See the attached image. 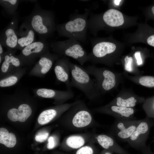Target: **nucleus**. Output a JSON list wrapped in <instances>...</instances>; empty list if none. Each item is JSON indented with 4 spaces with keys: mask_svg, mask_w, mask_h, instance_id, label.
I'll return each instance as SVG.
<instances>
[{
    "mask_svg": "<svg viewBox=\"0 0 154 154\" xmlns=\"http://www.w3.org/2000/svg\"><path fill=\"white\" fill-rule=\"evenodd\" d=\"M102 18L104 23L112 27L121 26L124 22L122 13L114 9H110L106 11L104 14Z\"/></svg>",
    "mask_w": 154,
    "mask_h": 154,
    "instance_id": "obj_17",
    "label": "nucleus"
},
{
    "mask_svg": "<svg viewBox=\"0 0 154 154\" xmlns=\"http://www.w3.org/2000/svg\"><path fill=\"white\" fill-rule=\"evenodd\" d=\"M59 57L55 53L52 54L48 52L40 58L33 70L36 74H45L49 71L54 62Z\"/></svg>",
    "mask_w": 154,
    "mask_h": 154,
    "instance_id": "obj_13",
    "label": "nucleus"
},
{
    "mask_svg": "<svg viewBox=\"0 0 154 154\" xmlns=\"http://www.w3.org/2000/svg\"><path fill=\"white\" fill-rule=\"evenodd\" d=\"M66 124L71 131H80L93 127L94 120L91 111L81 100L76 102L66 112Z\"/></svg>",
    "mask_w": 154,
    "mask_h": 154,
    "instance_id": "obj_2",
    "label": "nucleus"
},
{
    "mask_svg": "<svg viewBox=\"0 0 154 154\" xmlns=\"http://www.w3.org/2000/svg\"><path fill=\"white\" fill-rule=\"evenodd\" d=\"M92 142L89 143L74 151L73 154H97V150Z\"/></svg>",
    "mask_w": 154,
    "mask_h": 154,
    "instance_id": "obj_21",
    "label": "nucleus"
},
{
    "mask_svg": "<svg viewBox=\"0 0 154 154\" xmlns=\"http://www.w3.org/2000/svg\"><path fill=\"white\" fill-rule=\"evenodd\" d=\"M56 154H64V153H58Z\"/></svg>",
    "mask_w": 154,
    "mask_h": 154,
    "instance_id": "obj_37",
    "label": "nucleus"
},
{
    "mask_svg": "<svg viewBox=\"0 0 154 154\" xmlns=\"http://www.w3.org/2000/svg\"><path fill=\"white\" fill-rule=\"evenodd\" d=\"M59 144V139L58 136L54 135L49 137L46 147L49 149H53Z\"/></svg>",
    "mask_w": 154,
    "mask_h": 154,
    "instance_id": "obj_28",
    "label": "nucleus"
},
{
    "mask_svg": "<svg viewBox=\"0 0 154 154\" xmlns=\"http://www.w3.org/2000/svg\"><path fill=\"white\" fill-rule=\"evenodd\" d=\"M70 62L66 57L59 58L56 61L54 69L57 79L65 84L68 90H71L70 79Z\"/></svg>",
    "mask_w": 154,
    "mask_h": 154,
    "instance_id": "obj_10",
    "label": "nucleus"
},
{
    "mask_svg": "<svg viewBox=\"0 0 154 154\" xmlns=\"http://www.w3.org/2000/svg\"><path fill=\"white\" fill-rule=\"evenodd\" d=\"M95 135L93 133L90 132L70 135L65 139L62 148L67 151H74L89 143H94Z\"/></svg>",
    "mask_w": 154,
    "mask_h": 154,
    "instance_id": "obj_8",
    "label": "nucleus"
},
{
    "mask_svg": "<svg viewBox=\"0 0 154 154\" xmlns=\"http://www.w3.org/2000/svg\"><path fill=\"white\" fill-rule=\"evenodd\" d=\"M136 100L133 97L127 99H123L120 97L117 99V106L122 107H133L135 105Z\"/></svg>",
    "mask_w": 154,
    "mask_h": 154,
    "instance_id": "obj_26",
    "label": "nucleus"
},
{
    "mask_svg": "<svg viewBox=\"0 0 154 154\" xmlns=\"http://www.w3.org/2000/svg\"><path fill=\"white\" fill-rule=\"evenodd\" d=\"M117 127L120 130V131L118 133V135L120 137L123 139L130 137L136 129L135 127L133 125H131L126 129L122 123H118Z\"/></svg>",
    "mask_w": 154,
    "mask_h": 154,
    "instance_id": "obj_22",
    "label": "nucleus"
},
{
    "mask_svg": "<svg viewBox=\"0 0 154 154\" xmlns=\"http://www.w3.org/2000/svg\"><path fill=\"white\" fill-rule=\"evenodd\" d=\"M152 11L154 14V6H153L151 8Z\"/></svg>",
    "mask_w": 154,
    "mask_h": 154,
    "instance_id": "obj_36",
    "label": "nucleus"
},
{
    "mask_svg": "<svg viewBox=\"0 0 154 154\" xmlns=\"http://www.w3.org/2000/svg\"><path fill=\"white\" fill-rule=\"evenodd\" d=\"M15 51L13 50L8 49L4 52L1 68L2 73H7L10 70L19 68L23 65L17 56L15 55Z\"/></svg>",
    "mask_w": 154,
    "mask_h": 154,
    "instance_id": "obj_14",
    "label": "nucleus"
},
{
    "mask_svg": "<svg viewBox=\"0 0 154 154\" xmlns=\"http://www.w3.org/2000/svg\"><path fill=\"white\" fill-rule=\"evenodd\" d=\"M116 48V45L112 42L104 41L95 44L92 43V51L88 54V61L93 64L96 63L99 59L113 52Z\"/></svg>",
    "mask_w": 154,
    "mask_h": 154,
    "instance_id": "obj_9",
    "label": "nucleus"
},
{
    "mask_svg": "<svg viewBox=\"0 0 154 154\" xmlns=\"http://www.w3.org/2000/svg\"><path fill=\"white\" fill-rule=\"evenodd\" d=\"M100 154H112V153L109 151L105 149Z\"/></svg>",
    "mask_w": 154,
    "mask_h": 154,
    "instance_id": "obj_34",
    "label": "nucleus"
},
{
    "mask_svg": "<svg viewBox=\"0 0 154 154\" xmlns=\"http://www.w3.org/2000/svg\"><path fill=\"white\" fill-rule=\"evenodd\" d=\"M88 12L84 14L77 15L67 22L56 25V30L61 36L73 38L78 41L86 40L88 21Z\"/></svg>",
    "mask_w": 154,
    "mask_h": 154,
    "instance_id": "obj_4",
    "label": "nucleus"
},
{
    "mask_svg": "<svg viewBox=\"0 0 154 154\" xmlns=\"http://www.w3.org/2000/svg\"><path fill=\"white\" fill-rule=\"evenodd\" d=\"M139 83L141 85L149 87H154V77L151 76H144L140 78Z\"/></svg>",
    "mask_w": 154,
    "mask_h": 154,
    "instance_id": "obj_27",
    "label": "nucleus"
},
{
    "mask_svg": "<svg viewBox=\"0 0 154 154\" xmlns=\"http://www.w3.org/2000/svg\"><path fill=\"white\" fill-rule=\"evenodd\" d=\"M19 1L0 0V5L5 13L12 18L17 9Z\"/></svg>",
    "mask_w": 154,
    "mask_h": 154,
    "instance_id": "obj_19",
    "label": "nucleus"
},
{
    "mask_svg": "<svg viewBox=\"0 0 154 154\" xmlns=\"http://www.w3.org/2000/svg\"><path fill=\"white\" fill-rule=\"evenodd\" d=\"M71 79L70 86L82 92L89 100L93 101L98 95L96 83L84 68L70 62Z\"/></svg>",
    "mask_w": 154,
    "mask_h": 154,
    "instance_id": "obj_3",
    "label": "nucleus"
},
{
    "mask_svg": "<svg viewBox=\"0 0 154 154\" xmlns=\"http://www.w3.org/2000/svg\"><path fill=\"white\" fill-rule=\"evenodd\" d=\"M26 19L41 40H46L56 30L54 13L41 8L37 3Z\"/></svg>",
    "mask_w": 154,
    "mask_h": 154,
    "instance_id": "obj_1",
    "label": "nucleus"
},
{
    "mask_svg": "<svg viewBox=\"0 0 154 154\" xmlns=\"http://www.w3.org/2000/svg\"><path fill=\"white\" fill-rule=\"evenodd\" d=\"M19 79L17 75L11 74L1 80L0 86L1 87H5L13 86L17 82Z\"/></svg>",
    "mask_w": 154,
    "mask_h": 154,
    "instance_id": "obj_23",
    "label": "nucleus"
},
{
    "mask_svg": "<svg viewBox=\"0 0 154 154\" xmlns=\"http://www.w3.org/2000/svg\"><path fill=\"white\" fill-rule=\"evenodd\" d=\"M147 42L149 44L154 47V35L149 37L147 39Z\"/></svg>",
    "mask_w": 154,
    "mask_h": 154,
    "instance_id": "obj_32",
    "label": "nucleus"
},
{
    "mask_svg": "<svg viewBox=\"0 0 154 154\" xmlns=\"http://www.w3.org/2000/svg\"><path fill=\"white\" fill-rule=\"evenodd\" d=\"M121 0H116L114 1V3L116 5H118L119 4V2L121 1Z\"/></svg>",
    "mask_w": 154,
    "mask_h": 154,
    "instance_id": "obj_35",
    "label": "nucleus"
},
{
    "mask_svg": "<svg viewBox=\"0 0 154 154\" xmlns=\"http://www.w3.org/2000/svg\"><path fill=\"white\" fill-rule=\"evenodd\" d=\"M96 141L97 143L105 149L109 150L112 149L114 145L113 139L106 135L100 134L94 136V143Z\"/></svg>",
    "mask_w": 154,
    "mask_h": 154,
    "instance_id": "obj_20",
    "label": "nucleus"
},
{
    "mask_svg": "<svg viewBox=\"0 0 154 154\" xmlns=\"http://www.w3.org/2000/svg\"><path fill=\"white\" fill-rule=\"evenodd\" d=\"M124 68L125 70L129 72H131L133 70L132 63L133 58L131 57H129L126 56L125 58Z\"/></svg>",
    "mask_w": 154,
    "mask_h": 154,
    "instance_id": "obj_30",
    "label": "nucleus"
},
{
    "mask_svg": "<svg viewBox=\"0 0 154 154\" xmlns=\"http://www.w3.org/2000/svg\"><path fill=\"white\" fill-rule=\"evenodd\" d=\"M49 133L47 131L40 132L35 137V140L38 142H42L46 141L49 136Z\"/></svg>",
    "mask_w": 154,
    "mask_h": 154,
    "instance_id": "obj_29",
    "label": "nucleus"
},
{
    "mask_svg": "<svg viewBox=\"0 0 154 154\" xmlns=\"http://www.w3.org/2000/svg\"><path fill=\"white\" fill-rule=\"evenodd\" d=\"M111 109L113 112L126 117H129L134 112L133 109L130 108L112 106L111 107Z\"/></svg>",
    "mask_w": 154,
    "mask_h": 154,
    "instance_id": "obj_24",
    "label": "nucleus"
},
{
    "mask_svg": "<svg viewBox=\"0 0 154 154\" xmlns=\"http://www.w3.org/2000/svg\"><path fill=\"white\" fill-rule=\"evenodd\" d=\"M92 68L102 75V78L101 81L96 84L101 82L97 85V86L100 85L102 89L105 91H108L115 86L116 84V77L115 74L112 72L107 70H104L101 72L100 70L94 66L91 65Z\"/></svg>",
    "mask_w": 154,
    "mask_h": 154,
    "instance_id": "obj_16",
    "label": "nucleus"
},
{
    "mask_svg": "<svg viewBox=\"0 0 154 154\" xmlns=\"http://www.w3.org/2000/svg\"><path fill=\"white\" fill-rule=\"evenodd\" d=\"M19 15L16 12L7 26L0 33V43L7 50L16 48L18 40L17 35Z\"/></svg>",
    "mask_w": 154,
    "mask_h": 154,
    "instance_id": "obj_7",
    "label": "nucleus"
},
{
    "mask_svg": "<svg viewBox=\"0 0 154 154\" xmlns=\"http://www.w3.org/2000/svg\"><path fill=\"white\" fill-rule=\"evenodd\" d=\"M148 130V126L147 123L145 122H141L130 136L131 139L132 140H135L139 135L145 133Z\"/></svg>",
    "mask_w": 154,
    "mask_h": 154,
    "instance_id": "obj_25",
    "label": "nucleus"
},
{
    "mask_svg": "<svg viewBox=\"0 0 154 154\" xmlns=\"http://www.w3.org/2000/svg\"><path fill=\"white\" fill-rule=\"evenodd\" d=\"M32 112L30 106L27 104H22L17 109L12 108L9 110L7 116L8 118L13 121H19L24 122L31 115Z\"/></svg>",
    "mask_w": 154,
    "mask_h": 154,
    "instance_id": "obj_15",
    "label": "nucleus"
},
{
    "mask_svg": "<svg viewBox=\"0 0 154 154\" xmlns=\"http://www.w3.org/2000/svg\"><path fill=\"white\" fill-rule=\"evenodd\" d=\"M37 95L40 97L53 98L58 103H63L73 98V92L71 90L65 91L59 90L46 88H40L36 92Z\"/></svg>",
    "mask_w": 154,
    "mask_h": 154,
    "instance_id": "obj_12",
    "label": "nucleus"
},
{
    "mask_svg": "<svg viewBox=\"0 0 154 154\" xmlns=\"http://www.w3.org/2000/svg\"><path fill=\"white\" fill-rule=\"evenodd\" d=\"M50 46L55 53L59 56L71 57L81 66L88 61V54L79 41L69 38L63 41L51 42Z\"/></svg>",
    "mask_w": 154,
    "mask_h": 154,
    "instance_id": "obj_5",
    "label": "nucleus"
},
{
    "mask_svg": "<svg viewBox=\"0 0 154 154\" xmlns=\"http://www.w3.org/2000/svg\"><path fill=\"white\" fill-rule=\"evenodd\" d=\"M49 45L46 40L35 41L25 47L17 55L23 64H30L49 52Z\"/></svg>",
    "mask_w": 154,
    "mask_h": 154,
    "instance_id": "obj_6",
    "label": "nucleus"
},
{
    "mask_svg": "<svg viewBox=\"0 0 154 154\" xmlns=\"http://www.w3.org/2000/svg\"><path fill=\"white\" fill-rule=\"evenodd\" d=\"M17 142L15 135L9 133L8 130L4 127L0 128V143L4 144L6 147L10 148L13 147Z\"/></svg>",
    "mask_w": 154,
    "mask_h": 154,
    "instance_id": "obj_18",
    "label": "nucleus"
},
{
    "mask_svg": "<svg viewBox=\"0 0 154 154\" xmlns=\"http://www.w3.org/2000/svg\"><path fill=\"white\" fill-rule=\"evenodd\" d=\"M35 32L28 21L26 19L18 29V38L16 49L22 50L25 47L35 42Z\"/></svg>",
    "mask_w": 154,
    "mask_h": 154,
    "instance_id": "obj_11",
    "label": "nucleus"
},
{
    "mask_svg": "<svg viewBox=\"0 0 154 154\" xmlns=\"http://www.w3.org/2000/svg\"><path fill=\"white\" fill-rule=\"evenodd\" d=\"M3 46L0 43V55L3 56L4 52H3Z\"/></svg>",
    "mask_w": 154,
    "mask_h": 154,
    "instance_id": "obj_33",
    "label": "nucleus"
},
{
    "mask_svg": "<svg viewBox=\"0 0 154 154\" xmlns=\"http://www.w3.org/2000/svg\"><path fill=\"white\" fill-rule=\"evenodd\" d=\"M135 57L137 60V63L138 65H140L142 63V60L139 51L136 52L134 54Z\"/></svg>",
    "mask_w": 154,
    "mask_h": 154,
    "instance_id": "obj_31",
    "label": "nucleus"
}]
</instances>
